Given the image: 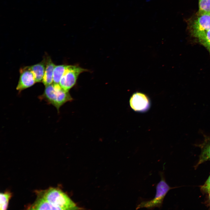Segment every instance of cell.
Segmentation results:
<instances>
[{"mask_svg":"<svg viewBox=\"0 0 210 210\" xmlns=\"http://www.w3.org/2000/svg\"><path fill=\"white\" fill-rule=\"evenodd\" d=\"M208 160H210V140L207 142L203 148L198 164Z\"/></svg>","mask_w":210,"mask_h":210,"instance_id":"obj_15","label":"cell"},{"mask_svg":"<svg viewBox=\"0 0 210 210\" xmlns=\"http://www.w3.org/2000/svg\"><path fill=\"white\" fill-rule=\"evenodd\" d=\"M201 189L206 192H209L210 190V175Z\"/></svg>","mask_w":210,"mask_h":210,"instance_id":"obj_16","label":"cell"},{"mask_svg":"<svg viewBox=\"0 0 210 210\" xmlns=\"http://www.w3.org/2000/svg\"><path fill=\"white\" fill-rule=\"evenodd\" d=\"M45 57L46 66L42 82L46 86L53 83V71L56 65L52 62L50 57L46 56Z\"/></svg>","mask_w":210,"mask_h":210,"instance_id":"obj_8","label":"cell"},{"mask_svg":"<svg viewBox=\"0 0 210 210\" xmlns=\"http://www.w3.org/2000/svg\"><path fill=\"white\" fill-rule=\"evenodd\" d=\"M46 66L45 57L40 62L29 66L33 74L36 82H42L45 71Z\"/></svg>","mask_w":210,"mask_h":210,"instance_id":"obj_9","label":"cell"},{"mask_svg":"<svg viewBox=\"0 0 210 210\" xmlns=\"http://www.w3.org/2000/svg\"><path fill=\"white\" fill-rule=\"evenodd\" d=\"M206 48H207V49L208 50L210 54V45L207 46Z\"/></svg>","mask_w":210,"mask_h":210,"instance_id":"obj_17","label":"cell"},{"mask_svg":"<svg viewBox=\"0 0 210 210\" xmlns=\"http://www.w3.org/2000/svg\"><path fill=\"white\" fill-rule=\"evenodd\" d=\"M209 198H210V190H209Z\"/></svg>","mask_w":210,"mask_h":210,"instance_id":"obj_18","label":"cell"},{"mask_svg":"<svg viewBox=\"0 0 210 210\" xmlns=\"http://www.w3.org/2000/svg\"><path fill=\"white\" fill-rule=\"evenodd\" d=\"M197 15H210V0H199Z\"/></svg>","mask_w":210,"mask_h":210,"instance_id":"obj_12","label":"cell"},{"mask_svg":"<svg viewBox=\"0 0 210 210\" xmlns=\"http://www.w3.org/2000/svg\"><path fill=\"white\" fill-rule=\"evenodd\" d=\"M41 196L57 210L77 209L75 203L61 190L51 188L43 192Z\"/></svg>","mask_w":210,"mask_h":210,"instance_id":"obj_3","label":"cell"},{"mask_svg":"<svg viewBox=\"0 0 210 210\" xmlns=\"http://www.w3.org/2000/svg\"><path fill=\"white\" fill-rule=\"evenodd\" d=\"M160 180L156 186V193L155 197L149 200L141 199L136 207V209L146 208L153 209L155 208L162 207L164 199L168 191L172 188L167 183L163 172H159Z\"/></svg>","mask_w":210,"mask_h":210,"instance_id":"obj_2","label":"cell"},{"mask_svg":"<svg viewBox=\"0 0 210 210\" xmlns=\"http://www.w3.org/2000/svg\"><path fill=\"white\" fill-rule=\"evenodd\" d=\"M20 76L16 89L19 92L33 85L36 82L35 77L29 66L20 69Z\"/></svg>","mask_w":210,"mask_h":210,"instance_id":"obj_5","label":"cell"},{"mask_svg":"<svg viewBox=\"0 0 210 210\" xmlns=\"http://www.w3.org/2000/svg\"><path fill=\"white\" fill-rule=\"evenodd\" d=\"M88 71V70L78 65H69L59 84L64 90L69 92L76 84L79 75L83 72Z\"/></svg>","mask_w":210,"mask_h":210,"instance_id":"obj_4","label":"cell"},{"mask_svg":"<svg viewBox=\"0 0 210 210\" xmlns=\"http://www.w3.org/2000/svg\"><path fill=\"white\" fill-rule=\"evenodd\" d=\"M0 209L4 210L6 209L9 199L11 196V194L9 192L4 193H0Z\"/></svg>","mask_w":210,"mask_h":210,"instance_id":"obj_14","label":"cell"},{"mask_svg":"<svg viewBox=\"0 0 210 210\" xmlns=\"http://www.w3.org/2000/svg\"><path fill=\"white\" fill-rule=\"evenodd\" d=\"M38 98L54 106L58 113L60 108L62 106L74 99L69 91L63 89L59 84L53 83L45 86L43 92L38 97Z\"/></svg>","mask_w":210,"mask_h":210,"instance_id":"obj_1","label":"cell"},{"mask_svg":"<svg viewBox=\"0 0 210 210\" xmlns=\"http://www.w3.org/2000/svg\"><path fill=\"white\" fill-rule=\"evenodd\" d=\"M69 65H55L54 68L53 83L59 84L62 76L67 69Z\"/></svg>","mask_w":210,"mask_h":210,"instance_id":"obj_11","label":"cell"},{"mask_svg":"<svg viewBox=\"0 0 210 210\" xmlns=\"http://www.w3.org/2000/svg\"><path fill=\"white\" fill-rule=\"evenodd\" d=\"M29 209L57 210L56 207L51 204L41 195L39 196L35 202L30 206Z\"/></svg>","mask_w":210,"mask_h":210,"instance_id":"obj_10","label":"cell"},{"mask_svg":"<svg viewBox=\"0 0 210 210\" xmlns=\"http://www.w3.org/2000/svg\"><path fill=\"white\" fill-rule=\"evenodd\" d=\"M198 16L190 25L191 32L195 37L199 34L210 29V15Z\"/></svg>","mask_w":210,"mask_h":210,"instance_id":"obj_6","label":"cell"},{"mask_svg":"<svg viewBox=\"0 0 210 210\" xmlns=\"http://www.w3.org/2000/svg\"><path fill=\"white\" fill-rule=\"evenodd\" d=\"M130 104L131 107L136 111H143L147 110L149 106V100L144 94L136 92L131 97Z\"/></svg>","mask_w":210,"mask_h":210,"instance_id":"obj_7","label":"cell"},{"mask_svg":"<svg viewBox=\"0 0 210 210\" xmlns=\"http://www.w3.org/2000/svg\"><path fill=\"white\" fill-rule=\"evenodd\" d=\"M195 37L205 47H206L210 45V29L199 34Z\"/></svg>","mask_w":210,"mask_h":210,"instance_id":"obj_13","label":"cell"}]
</instances>
